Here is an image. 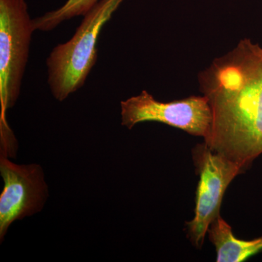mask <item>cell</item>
<instances>
[{"mask_svg": "<svg viewBox=\"0 0 262 262\" xmlns=\"http://www.w3.org/2000/svg\"><path fill=\"white\" fill-rule=\"evenodd\" d=\"M198 81L212 113L205 144L246 171L262 154V48L245 38Z\"/></svg>", "mask_w": 262, "mask_h": 262, "instance_id": "obj_1", "label": "cell"}, {"mask_svg": "<svg viewBox=\"0 0 262 262\" xmlns=\"http://www.w3.org/2000/svg\"><path fill=\"white\" fill-rule=\"evenodd\" d=\"M123 1L99 0L83 15L73 37L50 53L48 83L57 101H64L84 85L97 62L100 32Z\"/></svg>", "mask_w": 262, "mask_h": 262, "instance_id": "obj_2", "label": "cell"}, {"mask_svg": "<svg viewBox=\"0 0 262 262\" xmlns=\"http://www.w3.org/2000/svg\"><path fill=\"white\" fill-rule=\"evenodd\" d=\"M34 31L25 0H0V134L12 131L6 113L20 96Z\"/></svg>", "mask_w": 262, "mask_h": 262, "instance_id": "obj_3", "label": "cell"}, {"mask_svg": "<svg viewBox=\"0 0 262 262\" xmlns=\"http://www.w3.org/2000/svg\"><path fill=\"white\" fill-rule=\"evenodd\" d=\"M121 125L132 129L144 122H158L206 139L212 122L211 108L204 96L162 102L146 91L120 103Z\"/></svg>", "mask_w": 262, "mask_h": 262, "instance_id": "obj_4", "label": "cell"}, {"mask_svg": "<svg viewBox=\"0 0 262 262\" xmlns=\"http://www.w3.org/2000/svg\"><path fill=\"white\" fill-rule=\"evenodd\" d=\"M193 157L200 180L196 191L194 216L187 226L191 242L201 248L212 222L220 215L221 205L227 187L244 172L238 165L215 152L205 143L194 148Z\"/></svg>", "mask_w": 262, "mask_h": 262, "instance_id": "obj_5", "label": "cell"}, {"mask_svg": "<svg viewBox=\"0 0 262 262\" xmlns=\"http://www.w3.org/2000/svg\"><path fill=\"white\" fill-rule=\"evenodd\" d=\"M0 173L4 189L0 196V241L13 222L42 209L48 196L42 167L37 164L18 165L1 155Z\"/></svg>", "mask_w": 262, "mask_h": 262, "instance_id": "obj_6", "label": "cell"}, {"mask_svg": "<svg viewBox=\"0 0 262 262\" xmlns=\"http://www.w3.org/2000/svg\"><path fill=\"white\" fill-rule=\"evenodd\" d=\"M208 233L214 245L218 262L244 261L262 251V236L251 241L237 239L221 215L212 222Z\"/></svg>", "mask_w": 262, "mask_h": 262, "instance_id": "obj_7", "label": "cell"}, {"mask_svg": "<svg viewBox=\"0 0 262 262\" xmlns=\"http://www.w3.org/2000/svg\"><path fill=\"white\" fill-rule=\"evenodd\" d=\"M98 1L99 0H66L56 10L33 19L34 28L36 31L49 32L66 20L86 14Z\"/></svg>", "mask_w": 262, "mask_h": 262, "instance_id": "obj_8", "label": "cell"}]
</instances>
